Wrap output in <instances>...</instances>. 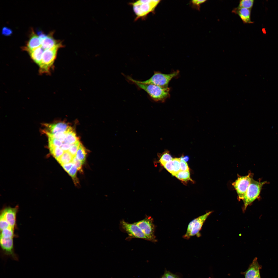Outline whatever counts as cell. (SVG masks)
Returning a JSON list of instances; mask_svg holds the SVG:
<instances>
[{
    "label": "cell",
    "mask_w": 278,
    "mask_h": 278,
    "mask_svg": "<svg viewBox=\"0 0 278 278\" xmlns=\"http://www.w3.org/2000/svg\"><path fill=\"white\" fill-rule=\"evenodd\" d=\"M13 238H5L0 237V245L3 254L11 259L17 260L18 258L14 253Z\"/></svg>",
    "instance_id": "30bf717a"
},
{
    "label": "cell",
    "mask_w": 278,
    "mask_h": 278,
    "mask_svg": "<svg viewBox=\"0 0 278 278\" xmlns=\"http://www.w3.org/2000/svg\"><path fill=\"white\" fill-rule=\"evenodd\" d=\"M212 212V211L208 212L192 221L188 225L186 233L183 236V238L188 239L191 236L196 235L198 237L199 236V232L204 223Z\"/></svg>",
    "instance_id": "5b68a950"
},
{
    "label": "cell",
    "mask_w": 278,
    "mask_h": 278,
    "mask_svg": "<svg viewBox=\"0 0 278 278\" xmlns=\"http://www.w3.org/2000/svg\"><path fill=\"white\" fill-rule=\"evenodd\" d=\"M254 2L253 0H242L240 1L238 7L244 8L251 10Z\"/></svg>",
    "instance_id": "cb8c5ba5"
},
{
    "label": "cell",
    "mask_w": 278,
    "mask_h": 278,
    "mask_svg": "<svg viewBox=\"0 0 278 278\" xmlns=\"http://www.w3.org/2000/svg\"><path fill=\"white\" fill-rule=\"evenodd\" d=\"M126 77L139 88L145 91L155 101L164 102L170 96V89L168 87H163L153 84H142L137 82L129 76Z\"/></svg>",
    "instance_id": "6da1fadb"
},
{
    "label": "cell",
    "mask_w": 278,
    "mask_h": 278,
    "mask_svg": "<svg viewBox=\"0 0 278 278\" xmlns=\"http://www.w3.org/2000/svg\"><path fill=\"white\" fill-rule=\"evenodd\" d=\"M71 145L65 143H63L60 147L64 152L68 151Z\"/></svg>",
    "instance_id": "8d00e7d4"
},
{
    "label": "cell",
    "mask_w": 278,
    "mask_h": 278,
    "mask_svg": "<svg viewBox=\"0 0 278 278\" xmlns=\"http://www.w3.org/2000/svg\"><path fill=\"white\" fill-rule=\"evenodd\" d=\"M86 151L82 144H80L76 153V157L83 164L85 162L86 158Z\"/></svg>",
    "instance_id": "ffe728a7"
},
{
    "label": "cell",
    "mask_w": 278,
    "mask_h": 278,
    "mask_svg": "<svg viewBox=\"0 0 278 278\" xmlns=\"http://www.w3.org/2000/svg\"><path fill=\"white\" fill-rule=\"evenodd\" d=\"M73 163L72 162L65 164L62 165L64 170L67 172H68L72 168Z\"/></svg>",
    "instance_id": "d590c367"
},
{
    "label": "cell",
    "mask_w": 278,
    "mask_h": 278,
    "mask_svg": "<svg viewBox=\"0 0 278 278\" xmlns=\"http://www.w3.org/2000/svg\"><path fill=\"white\" fill-rule=\"evenodd\" d=\"M73 157L68 151H66L57 160L62 165L72 162Z\"/></svg>",
    "instance_id": "d6986e66"
},
{
    "label": "cell",
    "mask_w": 278,
    "mask_h": 278,
    "mask_svg": "<svg viewBox=\"0 0 278 278\" xmlns=\"http://www.w3.org/2000/svg\"><path fill=\"white\" fill-rule=\"evenodd\" d=\"M29 38L26 46L23 47V49L28 52L41 46V42L39 36L32 31Z\"/></svg>",
    "instance_id": "5bb4252c"
},
{
    "label": "cell",
    "mask_w": 278,
    "mask_h": 278,
    "mask_svg": "<svg viewBox=\"0 0 278 278\" xmlns=\"http://www.w3.org/2000/svg\"><path fill=\"white\" fill-rule=\"evenodd\" d=\"M79 141L78 138L76 136V134L71 128L67 131L66 138L63 143L72 145Z\"/></svg>",
    "instance_id": "ac0fdd59"
},
{
    "label": "cell",
    "mask_w": 278,
    "mask_h": 278,
    "mask_svg": "<svg viewBox=\"0 0 278 278\" xmlns=\"http://www.w3.org/2000/svg\"><path fill=\"white\" fill-rule=\"evenodd\" d=\"M12 33V30L7 27H4L2 29V35L5 36H9L11 35Z\"/></svg>",
    "instance_id": "e575fe53"
},
{
    "label": "cell",
    "mask_w": 278,
    "mask_h": 278,
    "mask_svg": "<svg viewBox=\"0 0 278 278\" xmlns=\"http://www.w3.org/2000/svg\"><path fill=\"white\" fill-rule=\"evenodd\" d=\"M44 50L41 46L33 50L28 52L32 59L39 65L42 60Z\"/></svg>",
    "instance_id": "e0dca14e"
},
{
    "label": "cell",
    "mask_w": 278,
    "mask_h": 278,
    "mask_svg": "<svg viewBox=\"0 0 278 278\" xmlns=\"http://www.w3.org/2000/svg\"><path fill=\"white\" fill-rule=\"evenodd\" d=\"M172 175L173 172V165L172 160L166 163L163 166Z\"/></svg>",
    "instance_id": "4dcf8cb0"
},
{
    "label": "cell",
    "mask_w": 278,
    "mask_h": 278,
    "mask_svg": "<svg viewBox=\"0 0 278 278\" xmlns=\"http://www.w3.org/2000/svg\"><path fill=\"white\" fill-rule=\"evenodd\" d=\"M18 208L17 207L14 208H6L2 210L1 213L0 218L4 219L14 229L16 225Z\"/></svg>",
    "instance_id": "7c38bea8"
},
{
    "label": "cell",
    "mask_w": 278,
    "mask_h": 278,
    "mask_svg": "<svg viewBox=\"0 0 278 278\" xmlns=\"http://www.w3.org/2000/svg\"><path fill=\"white\" fill-rule=\"evenodd\" d=\"M255 278H261L260 273Z\"/></svg>",
    "instance_id": "ab89813d"
},
{
    "label": "cell",
    "mask_w": 278,
    "mask_h": 278,
    "mask_svg": "<svg viewBox=\"0 0 278 278\" xmlns=\"http://www.w3.org/2000/svg\"><path fill=\"white\" fill-rule=\"evenodd\" d=\"M266 182L258 181L252 179L243 200L244 204L243 211H245L248 205L258 198L262 186Z\"/></svg>",
    "instance_id": "277c9868"
},
{
    "label": "cell",
    "mask_w": 278,
    "mask_h": 278,
    "mask_svg": "<svg viewBox=\"0 0 278 278\" xmlns=\"http://www.w3.org/2000/svg\"><path fill=\"white\" fill-rule=\"evenodd\" d=\"M161 278H167V277L166 276V275L164 274L162 276Z\"/></svg>",
    "instance_id": "60d3db41"
},
{
    "label": "cell",
    "mask_w": 278,
    "mask_h": 278,
    "mask_svg": "<svg viewBox=\"0 0 278 278\" xmlns=\"http://www.w3.org/2000/svg\"><path fill=\"white\" fill-rule=\"evenodd\" d=\"M164 274L167 278H178L177 276L169 272H166Z\"/></svg>",
    "instance_id": "74e56055"
},
{
    "label": "cell",
    "mask_w": 278,
    "mask_h": 278,
    "mask_svg": "<svg viewBox=\"0 0 278 278\" xmlns=\"http://www.w3.org/2000/svg\"><path fill=\"white\" fill-rule=\"evenodd\" d=\"M261 266L259 263L257 258H255L245 272V278H255L260 273Z\"/></svg>",
    "instance_id": "9a60e30c"
},
{
    "label": "cell",
    "mask_w": 278,
    "mask_h": 278,
    "mask_svg": "<svg viewBox=\"0 0 278 278\" xmlns=\"http://www.w3.org/2000/svg\"><path fill=\"white\" fill-rule=\"evenodd\" d=\"M61 48L57 46L44 50L41 62L39 65L41 71L47 72L53 64L58 49Z\"/></svg>",
    "instance_id": "52a82bcc"
},
{
    "label": "cell",
    "mask_w": 278,
    "mask_h": 278,
    "mask_svg": "<svg viewBox=\"0 0 278 278\" xmlns=\"http://www.w3.org/2000/svg\"><path fill=\"white\" fill-rule=\"evenodd\" d=\"M180 166L181 171H189V168L186 162L180 159Z\"/></svg>",
    "instance_id": "1f68e13d"
},
{
    "label": "cell",
    "mask_w": 278,
    "mask_h": 278,
    "mask_svg": "<svg viewBox=\"0 0 278 278\" xmlns=\"http://www.w3.org/2000/svg\"><path fill=\"white\" fill-rule=\"evenodd\" d=\"M10 227L11 226L6 220L3 218H0V229L1 231L4 229L8 228Z\"/></svg>",
    "instance_id": "d6a6232c"
},
{
    "label": "cell",
    "mask_w": 278,
    "mask_h": 278,
    "mask_svg": "<svg viewBox=\"0 0 278 278\" xmlns=\"http://www.w3.org/2000/svg\"><path fill=\"white\" fill-rule=\"evenodd\" d=\"M180 180L184 181H187L189 180L192 181L190 178L189 171H180L175 176Z\"/></svg>",
    "instance_id": "44dd1931"
},
{
    "label": "cell",
    "mask_w": 278,
    "mask_h": 278,
    "mask_svg": "<svg viewBox=\"0 0 278 278\" xmlns=\"http://www.w3.org/2000/svg\"><path fill=\"white\" fill-rule=\"evenodd\" d=\"M179 70H177L169 74H166L158 71H155L153 75L148 79L141 81L135 80L138 83L154 85L163 87H168L170 81L179 74Z\"/></svg>",
    "instance_id": "3957f363"
},
{
    "label": "cell",
    "mask_w": 278,
    "mask_h": 278,
    "mask_svg": "<svg viewBox=\"0 0 278 278\" xmlns=\"http://www.w3.org/2000/svg\"><path fill=\"white\" fill-rule=\"evenodd\" d=\"M80 144V143L79 141L71 145L68 151L73 157L76 156Z\"/></svg>",
    "instance_id": "83f0119b"
},
{
    "label": "cell",
    "mask_w": 278,
    "mask_h": 278,
    "mask_svg": "<svg viewBox=\"0 0 278 278\" xmlns=\"http://www.w3.org/2000/svg\"><path fill=\"white\" fill-rule=\"evenodd\" d=\"M135 223L141 229L148 240L155 241V227L152 218L150 217H146Z\"/></svg>",
    "instance_id": "ba28073f"
},
{
    "label": "cell",
    "mask_w": 278,
    "mask_h": 278,
    "mask_svg": "<svg viewBox=\"0 0 278 278\" xmlns=\"http://www.w3.org/2000/svg\"><path fill=\"white\" fill-rule=\"evenodd\" d=\"M206 0H193L192 1V3L193 6L196 7L198 10H199L200 6L201 4L206 1Z\"/></svg>",
    "instance_id": "836d02e7"
},
{
    "label": "cell",
    "mask_w": 278,
    "mask_h": 278,
    "mask_svg": "<svg viewBox=\"0 0 278 278\" xmlns=\"http://www.w3.org/2000/svg\"><path fill=\"white\" fill-rule=\"evenodd\" d=\"M44 126L45 129L43 132L46 134L65 132L71 128L67 124L61 122L50 124H46Z\"/></svg>",
    "instance_id": "8fae6325"
},
{
    "label": "cell",
    "mask_w": 278,
    "mask_h": 278,
    "mask_svg": "<svg viewBox=\"0 0 278 278\" xmlns=\"http://www.w3.org/2000/svg\"><path fill=\"white\" fill-rule=\"evenodd\" d=\"M77 169L76 166L73 164L72 168L68 172L70 176L74 179H76Z\"/></svg>",
    "instance_id": "f546056e"
},
{
    "label": "cell",
    "mask_w": 278,
    "mask_h": 278,
    "mask_svg": "<svg viewBox=\"0 0 278 278\" xmlns=\"http://www.w3.org/2000/svg\"><path fill=\"white\" fill-rule=\"evenodd\" d=\"M52 155L57 160L63 154L64 151L59 147H53L49 148Z\"/></svg>",
    "instance_id": "603a6c76"
},
{
    "label": "cell",
    "mask_w": 278,
    "mask_h": 278,
    "mask_svg": "<svg viewBox=\"0 0 278 278\" xmlns=\"http://www.w3.org/2000/svg\"><path fill=\"white\" fill-rule=\"evenodd\" d=\"M173 159L169 152L166 151L161 155L159 159V162L161 165L163 166L166 163L172 160Z\"/></svg>",
    "instance_id": "484cf974"
},
{
    "label": "cell",
    "mask_w": 278,
    "mask_h": 278,
    "mask_svg": "<svg viewBox=\"0 0 278 278\" xmlns=\"http://www.w3.org/2000/svg\"><path fill=\"white\" fill-rule=\"evenodd\" d=\"M180 158H173L172 161L173 165V172L172 175L175 176L180 171Z\"/></svg>",
    "instance_id": "d4e9b609"
},
{
    "label": "cell",
    "mask_w": 278,
    "mask_h": 278,
    "mask_svg": "<svg viewBox=\"0 0 278 278\" xmlns=\"http://www.w3.org/2000/svg\"><path fill=\"white\" fill-rule=\"evenodd\" d=\"M160 0H139L131 2L130 4L132 7L135 15V20L139 19L146 18L150 13L153 12Z\"/></svg>",
    "instance_id": "7a4b0ae2"
},
{
    "label": "cell",
    "mask_w": 278,
    "mask_h": 278,
    "mask_svg": "<svg viewBox=\"0 0 278 278\" xmlns=\"http://www.w3.org/2000/svg\"><path fill=\"white\" fill-rule=\"evenodd\" d=\"M14 229L11 227L4 229L1 231L0 237L5 238H13L14 236Z\"/></svg>",
    "instance_id": "7402d4cb"
},
{
    "label": "cell",
    "mask_w": 278,
    "mask_h": 278,
    "mask_svg": "<svg viewBox=\"0 0 278 278\" xmlns=\"http://www.w3.org/2000/svg\"><path fill=\"white\" fill-rule=\"evenodd\" d=\"M72 162L76 166L77 170L80 172H82V165L83 164L81 161L76 158V156L73 157Z\"/></svg>",
    "instance_id": "f1b7e54d"
},
{
    "label": "cell",
    "mask_w": 278,
    "mask_h": 278,
    "mask_svg": "<svg viewBox=\"0 0 278 278\" xmlns=\"http://www.w3.org/2000/svg\"><path fill=\"white\" fill-rule=\"evenodd\" d=\"M251 10L244 8L237 7L234 8L232 12L237 15L244 24L253 23L251 19Z\"/></svg>",
    "instance_id": "2e32d148"
},
{
    "label": "cell",
    "mask_w": 278,
    "mask_h": 278,
    "mask_svg": "<svg viewBox=\"0 0 278 278\" xmlns=\"http://www.w3.org/2000/svg\"><path fill=\"white\" fill-rule=\"evenodd\" d=\"M121 223L122 228L130 236L148 240V238L141 229L135 223H129L122 220Z\"/></svg>",
    "instance_id": "9c48e42d"
},
{
    "label": "cell",
    "mask_w": 278,
    "mask_h": 278,
    "mask_svg": "<svg viewBox=\"0 0 278 278\" xmlns=\"http://www.w3.org/2000/svg\"><path fill=\"white\" fill-rule=\"evenodd\" d=\"M53 32H51L48 35L41 41V46L45 50L50 49L56 47H63L62 42L55 40L53 36Z\"/></svg>",
    "instance_id": "4fadbf2b"
},
{
    "label": "cell",
    "mask_w": 278,
    "mask_h": 278,
    "mask_svg": "<svg viewBox=\"0 0 278 278\" xmlns=\"http://www.w3.org/2000/svg\"><path fill=\"white\" fill-rule=\"evenodd\" d=\"M252 179V175L249 173L248 175L238 177L233 183V185L236 190L239 200H243L244 199Z\"/></svg>",
    "instance_id": "8992f818"
},
{
    "label": "cell",
    "mask_w": 278,
    "mask_h": 278,
    "mask_svg": "<svg viewBox=\"0 0 278 278\" xmlns=\"http://www.w3.org/2000/svg\"><path fill=\"white\" fill-rule=\"evenodd\" d=\"M180 158L181 160H183L186 162L189 159V157L187 156L181 157Z\"/></svg>",
    "instance_id": "f35d334b"
},
{
    "label": "cell",
    "mask_w": 278,
    "mask_h": 278,
    "mask_svg": "<svg viewBox=\"0 0 278 278\" xmlns=\"http://www.w3.org/2000/svg\"><path fill=\"white\" fill-rule=\"evenodd\" d=\"M49 147H60L63 143L59 140L55 138L48 137Z\"/></svg>",
    "instance_id": "4316f807"
}]
</instances>
